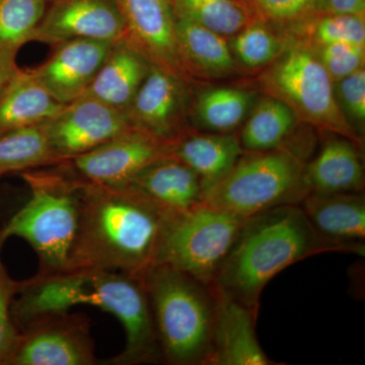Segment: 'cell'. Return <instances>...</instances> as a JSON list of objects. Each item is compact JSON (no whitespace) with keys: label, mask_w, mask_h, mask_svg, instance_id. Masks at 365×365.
I'll list each match as a JSON object with an SVG mask.
<instances>
[{"label":"cell","mask_w":365,"mask_h":365,"mask_svg":"<svg viewBox=\"0 0 365 365\" xmlns=\"http://www.w3.org/2000/svg\"><path fill=\"white\" fill-rule=\"evenodd\" d=\"M360 146L346 137L329 138L306 165L311 193H362L364 170Z\"/></svg>","instance_id":"d6986e66"},{"label":"cell","mask_w":365,"mask_h":365,"mask_svg":"<svg viewBox=\"0 0 365 365\" xmlns=\"http://www.w3.org/2000/svg\"><path fill=\"white\" fill-rule=\"evenodd\" d=\"M61 163L41 126L0 134V176Z\"/></svg>","instance_id":"484cf974"},{"label":"cell","mask_w":365,"mask_h":365,"mask_svg":"<svg viewBox=\"0 0 365 365\" xmlns=\"http://www.w3.org/2000/svg\"><path fill=\"white\" fill-rule=\"evenodd\" d=\"M285 45L261 23H251L235 35L230 49L242 66L260 68L269 66L279 57Z\"/></svg>","instance_id":"f1b7e54d"},{"label":"cell","mask_w":365,"mask_h":365,"mask_svg":"<svg viewBox=\"0 0 365 365\" xmlns=\"http://www.w3.org/2000/svg\"><path fill=\"white\" fill-rule=\"evenodd\" d=\"M178 45L188 71L211 78L232 73L235 62L225 37L176 14Z\"/></svg>","instance_id":"603a6c76"},{"label":"cell","mask_w":365,"mask_h":365,"mask_svg":"<svg viewBox=\"0 0 365 365\" xmlns=\"http://www.w3.org/2000/svg\"><path fill=\"white\" fill-rule=\"evenodd\" d=\"M261 85L269 96L285 103L297 119L361 145V138L340 111L332 78L311 46H285L262 76Z\"/></svg>","instance_id":"52a82bcc"},{"label":"cell","mask_w":365,"mask_h":365,"mask_svg":"<svg viewBox=\"0 0 365 365\" xmlns=\"http://www.w3.org/2000/svg\"><path fill=\"white\" fill-rule=\"evenodd\" d=\"M33 41L57 46L88 39L117 43L125 39V25L116 0H48Z\"/></svg>","instance_id":"4fadbf2b"},{"label":"cell","mask_w":365,"mask_h":365,"mask_svg":"<svg viewBox=\"0 0 365 365\" xmlns=\"http://www.w3.org/2000/svg\"><path fill=\"white\" fill-rule=\"evenodd\" d=\"M254 105L251 91L239 88H215L197 98V122L215 133H230L246 119Z\"/></svg>","instance_id":"d4e9b609"},{"label":"cell","mask_w":365,"mask_h":365,"mask_svg":"<svg viewBox=\"0 0 365 365\" xmlns=\"http://www.w3.org/2000/svg\"><path fill=\"white\" fill-rule=\"evenodd\" d=\"M48 0H0V51L19 52L40 25Z\"/></svg>","instance_id":"83f0119b"},{"label":"cell","mask_w":365,"mask_h":365,"mask_svg":"<svg viewBox=\"0 0 365 365\" xmlns=\"http://www.w3.org/2000/svg\"><path fill=\"white\" fill-rule=\"evenodd\" d=\"M42 127L50 148L61 163L85 155L133 128L126 112L86 96L64 106Z\"/></svg>","instance_id":"8fae6325"},{"label":"cell","mask_w":365,"mask_h":365,"mask_svg":"<svg viewBox=\"0 0 365 365\" xmlns=\"http://www.w3.org/2000/svg\"><path fill=\"white\" fill-rule=\"evenodd\" d=\"M170 215L128 185L81 181V225L67 270L143 276L157 261Z\"/></svg>","instance_id":"7a4b0ae2"},{"label":"cell","mask_w":365,"mask_h":365,"mask_svg":"<svg viewBox=\"0 0 365 365\" xmlns=\"http://www.w3.org/2000/svg\"><path fill=\"white\" fill-rule=\"evenodd\" d=\"M300 207L319 234L333 241L360 244L365 240L362 193H309Z\"/></svg>","instance_id":"ffe728a7"},{"label":"cell","mask_w":365,"mask_h":365,"mask_svg":"<svg viewBox=\"0 0 365 365\" xmlns=\"http://www.w3.org/2000/svg\"><path fill=\"white\" fill-rule=\"evenodd\" d=\"M16 55L18 52L0 51V98L20 69L16 64Z\"/></svg>","instance_id":"d590c367"},{"label":"cell","mask_w":365,"mask_h":365,"mask_svg":"<svg viewBox=\"0 0 365 365\" xmlns=\"http://www.w3.org/2000/svg\"><path fill=\"white\" fill-rule=\"evenodd\" d=\"M143 277L163 362L207 365L215 316L212 288L165 264L153 266Z\"/></svg>","instance_id":"5b68a950"},{"label":"cell","mask_w":365,"mask_h":365,"mask_svg":"<svg viewBox=\"0 0 365 365\" xmlns=\"http://www.w3.org/2000/svg\"><path fill=\"white\" fill-rule=\"evenodd\" d=\"M127 185L169 212H182L203 203L200 178L173 157L151 163Z\"/></svg>","instance_id":"e0dca14e"},{"label":"cell","mask_w":365,"mask_h":365,"mask_svg":"<svg viewBox=\"0 0 365 365\" xmlns=\"http://www.w3.org/2000/svg\"><path fill=\"white\" fill-rule=\"evenodd\" d=\"M115 43L78 39L55 46L34 73L55 100L67 105L85 95Z\"/></svg>","instance_id":"9a60e30c"},{"label":"cell","mask_w":365,"mask_h":365,"mask_svg":"<svg viewBox=\"0 0 365 365\" xmlns=\"http://www.w3.org/2000/svg\"><path fill=\"white\" fill-rule=\"evenodd\" d=\"M259 9L274 21L295 20L313 13V0H256Z\"/></svg>","instance_id":"836d02e7"},{"label":"cell","mask_w":365,"mask_h":365,"mask_svg":"<svg viewBox=\"0 0 365 365\" xmlns=\"http://www.w3.org/2000/svg\"><path fill=\"white\" fill-rule=\"evenodd\" d=\"M336 101L346 121L361 138L365 125V71L360 68L334 83Z\"/></svg>","instance_id":"4dcf8cb0"},{"label":"cell","mask_w":365,"mask_h":365,"mask_svg":"<svg viewBox=\"0 0 365 365\" xmlns=\"http://www.w3.org/2000/svg\"><path fill=\"white\" fill-rule=\"evenodd\" d=\"M125 25V39L148 60L188 81L178 45L173 0H116Z\"/></svg>","instance_id":"7c38bea8"},{"label":"cell","mask_w":365,"mask_h":365,"mask_svg":"<svg viewBox=\"0 0 365 365\" xmlns=\"http://www.w3.org/2000/svg\"><path fill=\"white\" fill-rule=\"evenodd\" d=\"M151 64L126 39L113 45L85 95L127 112Z\"/></svg>","instance_id":"ac0fdd59"},{"label":"cell","mask_w":365,"mask_h":365,"mask_svg":"<svg viewBox=\"0 0 365 365\" xmlns=\"http://www.w3.org/2000/svg\"><path fill=\"white\" fill-rule=\"evenodd\" d=\"M309 34L318 47L337 43L365 46L364 16L321 14V18L309 26Z\"/></svg>","instance_id":"f546056e"},{"label":"cell","mask_w":365,"mask_h":365,"mask_svg":"<svg viewBox=\"0 0 365 365\" xmlns=\"http://www.w3.org/2000/svg\"><path fill=\"white\" fill-rule=\"evenodd\" d=\"M175 11L222 37L237 35L251 24L239 0H173Z\"/></svg>","instance_id":"4316f807"},{"label":"cell","mask_w":365,"mask_h":365,"mask_svg":"<svg viewBox=\"0 0 365 365\" xmlns=\"http://www.w3.org/2000/svg\"><path fill=\"white\" fill-rule=\"evenodd\" d=\"M245 220L204 202L170 212L155 265H169L211 287Z\"/></svg>","instance_id":"ba28073f"},{"label":"cell","mask_w":365,"mask_h":365,"mask_svg":"<svg viewBox=\"0 0 365 365\" xmlns=\"http://www.w3.org/2000/svg\"><path fill=\"white\" fill-rule=\"evenodd\" d=\"M313 13L364 16L365 0H313Z\"/></svg>","instance_id":"e575fe53"},{"label":"cell","mask_w":365,"mask_h":365,"mask_svg":"<svg viewBox=\"0 0 365 365\" xmlns=\"http://www.w3.org/2000/svg\"><path fill=\"white\" fill-rule=\"evenodd\" d=\"M172 144L132 128L95 150L60 165L81 181L122 187L151 163L172 157Z\"/></svg>","instance_id":"30bf717a"},{"label":"cell","mask_w":365,"mask_h":365,"mask_svg":"<svg viewBox=\"0 0 365 365\" xmlns=\"http://www.w3.org/2000/svg\"><path fill=\"white\" fill-rule=\"evenodd\" d=\"M11 314L19 330L46 314L91 306L112 314L126 333L123 351L106 364L136 365L163 362L157 330L143 276L97 269L40 274L21 281Z\"/></svg>","instance_id":"6da1fadb"},{"label":"cell","mask_w":365,"mask_h":365,"mask_svg":"<svg viewBox=\"0 0 365 365\" xmlns=\"http://www.w3.org/2000/svg\"><path fill=\"white\" fill-rule=\"evenodd\" d=\"M185 83L175 74L151 66L127 109L131 126L170 143L189 131L185 127L188 102Z\"/></svg>","instance_id":"5bb4252c"},{"label":"cell","mask_w":365,"mask_h":365,"mask_svg":"<svg viewBox=\"0 0 365 365\" xmlns=\"http://www.w3.org/2000/svg\"><path fill=\"white\" fill-rule=\"evenodd\" d=\"M32 71L19 69L0 98V134L41 126L64 108Z\"/></svg>","instance_id":"44dd1931"},{"label":"cell","mask_w":365,"mask_h":365,"mask_svg":"<svg viewBox=\"0 0 365 365\" xmlns=\"http://www.w3.org/2000/svg\"><path fill=\"white\" fill-rule=\"evenodd\" d=\"M316 50L334 83L364 67L365 46L337 43L321 46Z\"/></svg>","instance_id":"d6a6232c"},{"label":"cell","mask_w":365,"mask_h":365,"mask_svg":"<svg viewBox=\"0 0 365 365\" xmlns=\"http://www.w3.org/2000/svg\"><path fill=\"white\" fill-rule=\"evenodd\" d=\"M9 365H95V344L85 314H46L19 330Z\"/></svg>","instance_id":"9c48e42d"},{"label":"cell","mask_w":365,"mask_h":365,"mask_svg":"<svg viewBox=\"0 0 365 365\" xmlns=\"http://www.w3.org/2000/svg\"><path fill=\"white\" fill-rule=\"evenodd\" d=\"M330 252L364 256V242L346 244L324 237L299 205L269 209L246 218L211 287L258 312L264 288L277 274Z\"/></svg>","instance_id":"3957f363"},{"label":"cell","mask_w":365,"mask_h":365,"mask_svg":"<svg viewBox=\"0 0 365 365\" xmlns=\"http://www.w3.org/2000/svg\"><path fill=\"white\" fill-rule=\"evenodd\" d=\"M212 292L215 316L207 365L279 364L269 359L259 343L256 333L258 312L213 288Z\"/></svg>","instance_id":"2e32d148"},{"label":"cell","mask_w":365,"mask_h":365,"mask_svg":"<svg viewBox=\"0 0 365 365\" xmlns=\"http://www.w3.org/2000/svg\"><path fill=\"white\" fill-rule=\"evenodd\" d=\"M297 115L282 101L271 97L255 106L242 128L240 143L244 151L287 148L285 144L297 122Z\"/></svg>","instance_id":"cb8c5ba5"},{"label":"cell","mask_w":365,"mask_h":365,"mask_svg":"<svg viewBox=\"0 0 365 365\" xmlns=\"http://www.w3.org/2000/svg\"><path fill=\"white\" fill-rule=\"evenodd\" d=\"M309 193L306 163L295 151H245L227 174L204 189L203 202L248 218L279 206L300 205Z\"/></svg>","instance_id":"8992f818"},{"label":"cell","mask_w":365,"mask_h":365,"mask_svg":"<svg viewBox=\"0 0 365 365\" xmlns=\"http://www.w3.org/2000/svg\"><path fill=\"white\" fill-rule=\"evenodd\" d=\"M21 173L31 197L0 230V246L21 237L37 254L40 274L68 269L81 218V181L60 163Z\"/></svg>","instance_id":"277c9868"},{"label":"cell","mask_w":365,"mask_h":365,"mask_svg":"<svg viewBox=\"0 0 365 365\" xmlns=\"http://www.w3.org/2000/svg\"><path fill=\"white\" fill-rule=\"evenodd\" d=\"M244 153L235 134L187 131L173 141L170 155L193 170L205 189L227 174Z\"/></svg>","instance_id":"7402d4cb"},{"label":"cell","mask_w":365,"mask_h":365,"mask_svg":"<svg viewBox=\"0 0 365 365\" xmlns=\"http://www.w3.org/2000/svg\"><path fill=\"white\" fill-rule=\"evenodd\" d=\"M21 282L9 277L0 263V364H6L19 339V329L11 314V304Z\"/></svg>","instance_id":"1f68e13d"}]
</instances>
